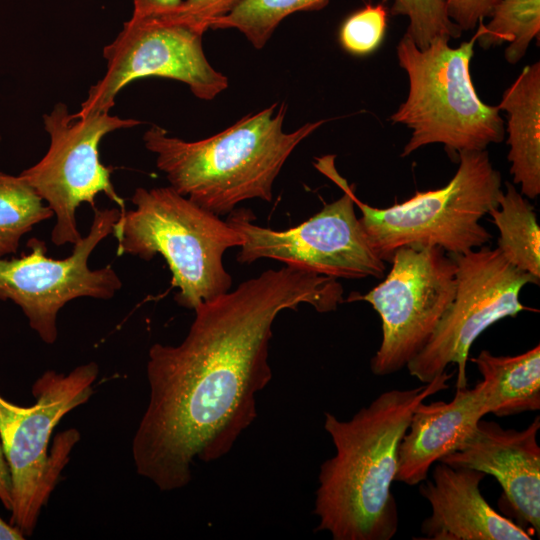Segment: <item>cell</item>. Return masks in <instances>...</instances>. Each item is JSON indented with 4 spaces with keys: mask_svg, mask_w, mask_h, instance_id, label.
I'll return each instance as SVG.
<instances>
[{
    "mask_svg": "<svg viewBox=\"0 0 540 540\" xmlns=\"http://www.w3.org/2000/svg\"><path fill=\"white\" fill-rule=\"evenodd\" d=\"M343 294L337 279L285 265L197 305L179 345L149 349V401L131 446L137 473L174 491L191 482L196 461L227 455L256 419L257 395L272 378L278 314L304 303L331 312Z\"/></svg>",
    "mask_w": 540,
    "mask_h": 540,
    "instance_id": "6da1fadb",
    "label": "cell"
},
{
    "mask_svg": "<svg viewBox=\"0 0 540 540\" xmlns=\"http://www.w3.org/2000/svg\"><path fill=\"white\" fill-rule=\"evenodd\" d=\"M446 371L412 389L381 393L349 420L326 412L335 454L320 466L313 513L334 540H390L398 530L392 493L398 449L415 408L447 389Z\"/></svg>",
    "mask_w": 540,
    "mask_h": 540,
    "instance_id": "7a4b0ae2",
    "label": "cell"
},
{
    "mask_svg": "<svg viewBox=\"0 0 540 540\" xmlns=\"http://www.w3.org/2000/svg\"><path fill=\"white\" fill-rule=\"evenodd\" d=\"M287 106L242 117L208 138L186 141L152 125L143 135L169 186L206 210L224 216L243 201L270 202L273 184L294 149L325 120L285 132Z\"/></svg>",
    "mask_w": 540,
    "mask_h": 540,
    "instance_id": "3957f363",
    "label": "cell"
},
{
    "mask_svg": "<svg viewBox=\"0 0 540 540\" xmlns=\"http://www.w3.org/2000/svg\"><path fill=\"white\" fill-rule=\"evenodd\" d=\"M113 227L119 255L150 261L161 255L179 291L178 305L194 309L228 292L232 277L223 264L224 253L241 247L243 238L227 221L206 210L171 186L137 188Z\"/></svg>",
    "mask_w": 540,
    "mask_h": 540,
    "instance_id": "277c9868",
    "label": "cell"
},
{
    "mask_svg": "<svg viewBox=\"0 0 540 540\" xmlns=\"http://www.w3.org/2000/svg\"><path fill=\"white\" fill-rule=\"evenodd\" d=\"M479 36L453 48L448 38H437L424 49L408 34L396 54L409 82L406 100L391 115L394 124L411 130L401 157L429 144H443L450 157L462 151L486 150L504 139V121L498 106L484 103L474 87L470 64Z\"/></svg>",
    "mask_w": 540,
    "mask_h": 540,
    "instance_id": "5b68a950",
    "label": "cell"
},
{
    "mask_svg": "<svg viewBox=\"0 0 540 540\" xmlns=\"http://www.w3.org/2000/svg\"><path fill=\"white\" fill-rule=\"evenodd\" d=\"M99 374L95 362L69 373L45 371L33 384V405L23 407L0 395V439L12 479L10 524L31 536L41 509L79 441L76 429L58 434L48 455L54 428L70 411L85 404L93 394Z\"/></svg>",
    "mask_w": 540,
    "mask_h": 540,
    "instance_id": "8992f818",
    "label": "cell"
},
{
    "mask_svg": "<svg viewBox=\"0 0 540 540\" xmlns=\"http://www.w3.org/2000/svg\"><path fill=\"white\" fill-rule=\"evenodd\" d=\"M452 179L439 189L417 191L387 208L370 206L354 195L359 221L379 257L390 262L395 250L407 245L435 246L448 254L480 248L492 239L481 224L497 205L501 174L487 150L462 151Z\"/></svg>",
    "mask_w": 540,
    "mask_h": 540,
    "instance_id": "52a82bcc",
    "label": "cell"
},
{
    "mask_svg": "<svg viewBox=\"0 0 540 540\" xmlns=\"http://www.w3.org/2000/svg\"><path fill=\"white\" fill-rule=\"evenodd\" d=\"M335 156L316 158L315 168L336 183L343 195L308 220L286 230L253 221L251 210L234 209L227 222L240 233L243 244L236 256L241 264L269 258L287 266L335 279L383 278L385 261L371 245L355 212L354 189L335 167Z\"/></svg>",
    "mask_w": 540,
    "mask_h": 540,
    "instance_id": "ba28073f",
    "label": "cell"
},
{
    "mask_svg": "<svg viewBox=\"0 0 540 540\" xmlns=\"http://www.w3.org/2000/svg\"><path fill=\"white\" fill-rule=\"evenodd\" d=\"M208 29L177 11L133 16L103 49L106 71L88 90L80 115L110 112L129 83L161 77L186 84L192 94L210 101L228 87V79L208 61L202 38Z\"/></svg>",
    "mask_w": 540,
    "mask_h": 540,
    "instance_id": "9c48e42d",
    "label": "cell"
},
{
    "mask_svg": "<svg viewBox=\"0 0 540 540\" xmlns=\"http://www.w3.org/2000/svg\"><path fill=\"white\" fill-rule=\"evenodd\" d=\"M42 118L49 148L40 161L19 175L56 216L51 241L56 246L74 245L82 238L76 220V210L82 203L95 209L96 196L104 193L121 213L125 211L124 201L111 181L112 168L100 161L99 145L105 135L137 126L140 121L109 112L85 116L70 113L62 102Z\"/></svg>",
    "mask_w": 540,
    "mask_h": 540,
    "instance_id": "30bf717a",
    "label": "cell"
},
{
    "mask_svg": "<svg viewBox=\"0 0 540 540\" xmlns=\"http://www.w3.org/2000/svg\"><path fill=\"white\" fill-rule=\"evenodd\" d=\"M390 262L382 282L346 299L368 302L381 318L382 341L370 363L377 376L402 370L422 350L456 289V263L440 247L403 246Z\"/></svg>",
    "mask_w": 540,
    "mask_h": 540,
    "instance_id": "8fae6325",
    "label": "cell"
},
{
    "mask_svg": "<svg viewBox=\"0 0 540 540\" xmlns=\"http://www.w3.org/2000/svg\"><path fill=\"white\" fill-rule=\"evenodd\" d=\"M456 263L452 302L422 350L407 364L411 376L428 383L456 364V387H467L466 364L474 341L492 324L530 310L520 301L530 274L511 265L498 247L484 245L450 254Z\"/></svg>",
    "mask_w": 540,
    "mask_h": 540,
    "instance_id": "7c38bea8",
    "label": "cell"
},
{
    "mask_svg": "<svg viewBox=\"0 0 540 540\" xmlns=\"http://www.w3.org/2000/svg\"><path fill=\"white\" fill-rule=\"evenodd\" d=\"M88 234L73 246L69 257H47L44 241L32 238L30 252L20 258H0V301L11 300L46 344L58 336L57 315L65 304L80 297L110 299L122 287L115 270L107 265L90 269L88 259L97 245L113 233L120 209H93Z\"/></svg>",
    "mask_w": 540,
    "mask_h": 540,
    "instance_id": "4fadbf2b",
    "label": "cell"
},
{
    "mask_svg": "<svg viewBox=\"0 0 540 540\" xmlns=\"http://www.w3.org/2000/svg\"><path fill=\"white\" fill-rule=\"evenodd\" d=\"M540 417L523 430L504 429L480 420L473 434L439 462L491 475L499 482L502 501L521 527L540 534ZM527 530V529H526Z\"/></svg>",
    "mask_w": 540,
    "mask_h": 540,
    "instance_id": "5bb4252c",
    "label": "cell"
},
{
    "mask_svg": "<svg viewBox=\"0 0 540 540\" xmlns=\"http://www.w3.org/2000/svg\"><path fill=\"white\" fill-rule=\"evenodd\" d=\"M483 472L439 462L420 487L431 514L421 524L429 540H531L533 534L496 512L485 500Z\"/></svg>",
    "mask_w": 540,
    "mask_h": 540,
    "instance_id": "9a60e30c",
    "label": "cell"
},
{
    "mask_svg": "<svg viewBox=\"0 0 540 540\" xmlns=\"http://www.w3.org/2000/svg\"><path fill=\"white\" fill-rule=\"evenodd\" d=\"M488 413L489 388L484 380L471 389L457 388L449 402H421L399 445L395 481L411 486L424 482L431 466L458 450Z\"/></svg>",
    "mask_w": 540,
    "mask_h": 540,
    "instance_id": "2e32d148",
    "label": "cell"
},
{
    "mask_svg": "<svg viewBox=\"0 0 540 540\" xmlns=\"http://www.w3.org/2000/svg\"><path fill=\"white\" fill-rule=\"evenodd\" d=\"M506 112L513 183L529 199L540 194V62L523 68L497 105Z\"/></svg>",
    "mask_w": 540,
    "mask_h": 540,
    "instance_id": "e0dca14e",
    "label": "cell"
},
{
    "mask_svg": "<svg viewBox=\"0 0 540 540\" xmlns=\"http://www.w3.org/2000/svg\"><path fill=\"white\" fill-rule=\"evenodd\" d=\"M489 388L490 413L506 417L540 409V346L515 356L482 350L471 359Z\"/></svg>",
    "mask_w": 540,
    "mask_h": 540,
    "instance_id": "ac0fdd59",
    "label": "cell"
},
{
    "mask_svg": "<svg viewBox=\"0 0 540 540\" xmlns=\"http://www.w3.org/2000/svg\"><path fill=\"white\" fill-rule=\"evenodd\" d=\"M497 205L488 214L499 230L498 249L503 257L517 269L540 281V228L534 207L506 182Z\"/></svg>",
    "mask_w": 540,
    "mask_h": 540,
    "instance_id": "d6986e66",
    "label": "cell"
},
{
    "mask_svg": "<svg viewBox=\"0 0 540 540\" xmlns=\"http://www.w3.org/2000/svg\"><path fill=\"white\" fill-rule=\"evenodd\" d=\"M488 24L480 21L477 41L484 49L507 43L505 59L518 63L530 43L539 38L540 0H498Z\"/></svg>",
    "mask_w": 540,
    "mask_h": 540,
    "instance_id": "ffe728a7",
    "label": "cell"
},
{
    "mask_svg": "<svg viewBox=\"0 0 540 540\" xmlns=\"http://www.w3.org/2000/svg\"><path fill=\"white\" fill-rule=\"evenodd\" d=\"M53 215L20 175L0 171V258L15 254L22 236Z\"/></svg>",
    "mask_w": 540,
    "mask_h": 540,
    "instance_id": "44dd1931",
    "label": "cell"
},
{
    "mask_svg": "<svg viewBox=\"0 0 540 540\" xmlns=\"http://www.w3.org/2000/svg\"><path fill=\"white\" fill-rule=\"evenodd\" d=\"M329 0H242L231 12L210 23L211 29H236L256 49L263 48L289 15L324 8Z\"/></svg>",
    "mask_w": 540,
    "mask_h": 540,
    "instance_id": "7402d4cb",
    "label": "cell"
},
{
    "mask_svg": "<svg viewBox=\"0 0 540 540\" xmlns=\"http://www.w3.org/2000/svg\"><path fill=\"white\" fill-rule=\"evenodd\" d=\"M393 15L409 19L406 34L424 49L437 38H458L462 30L450 19L444 0H394Z\"/></svg>",
    "mask_w": 540,
    "mask_h": 540,
    "instance_id": "603a6c76",
    "label": "cell"
},
{
    "mask_svg": "<svg viewBox=\"0 0 540 540\" xmlns=\"http://www.w3.org/2000/svg\"><path fill=\"white\" fill-rule=\"evenodd\" d=\"M387 15V9L382 4H366L352 13L345 19L339 30L342 48L357 56L375 51L384 39Z\"/></svg>",
    "mask_w": 540,
    "mask_h": 540,
    "instance_id": "cb8c5ba5",
    "label": "cell"
},
{
    "mask_svg": "<svg viewBox=\"0 0 540 540\" xmlns=\"http://www.w3.org/2000/svg\"><path fill=\"white\" fill-rule=\"evenodd\" d=\"M448 16L463 31L489 17L498 0H444Z\"/></svg>",
    "mask_w": 540,
    "mask_h": 540,
    "instance_id": "d4e9b609",
    "label": "cell"
},
{
    "mask_svg": "<svg viewBox=\"0 0 540 540\" xmlns=\"http://www.w3.org/2000/svg\"><path fill=\"white\" fill-rule=\"evenodd\" d=\"M242 0H183L177 12L207 29L217 18L231 12Z\"/></svg>",
    "mask_w": 540,
    "mask_h": 540,
    "instance_id": "484cf974",
    "label": "cell"
},
{
    "mask_svg": "<svg viewBox=\"0 0 540 540\" xmlns=\"http://www.w3.org/2000/svg\"><path fill=\"white\" fill-rule=\"evenodd\" d=\"M133 16L161 15L180 9L183 0H132Z\"/></svg>",
    "mask_w": 540,
    "mask_h": 540,
    "instance_id": "4316f807",
    "label": "cell"
},
{
    "mask_svg": "<svg viewBox=\"0 0 540 540\" xmlns=\"http://www.w3.org/2000/svg\"><path fill=\"white\" fill-rule=\"evenodd\" d=\"M0 500L7 510L12 509V479L0 439Z\"/></svg>",
    "mask_w": 540,
    "mask_h": 540,
    "instance_id": "83f0119b",
    "label": "cell"
},
{
    "mask_svg": "<svg viewBox=\"0 0 540 540\" xmlns=\"http://www.w3.org/2000/svg\"><path fill=\"white\" fill-rule=\"evenodd\" d=\"M22 532L0 518V540H23Z\"/></svg>",
    "mask_w": 540,
    "mask_h": 540,
    "instance_id": "f1b7e54d",
    "label": "cell"
},
{
    "mask_svg": "<svg viewBox=\"0 0 540 540\" xmlns=\"http://www.w3.org/2000/svg\"><path fill=\"white\" fill-rule=\"evenodd\" d=\"M0 143H1V137H0Z\"/></svg>",
    "mask_w": 540,
    "mask_h": 540,
    "instance_id": "f546056e",
    "label": "cell"
}]
</instances>
